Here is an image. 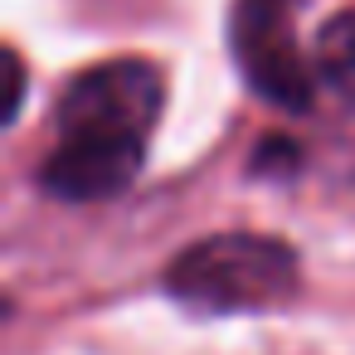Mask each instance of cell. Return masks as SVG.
Here are the masks:
<instances>
[{"mask_svg": "<svg viewBox=\"0 0 355 355\" xmlns=\"http://www.w3.org/2000/svg\"><path fill=\"white\" fill-rule=\"evenodd\" d=\"M297 15L302 0H234L229 15V54L243 83L282 112H306L316 93V69L302 54Z\"/></svg>", "mask_w": 355, "mask_h": 355, "instance_id": "cell-3", "label": "cell"}, {"mask_svg": "<svg viewBox=\"0 0 355 355\" xmlns=\"http://www.w3.org/2000/svg\"><path fill=\"white\" fill-rule=\"evenodd\" d=\"M311 69L340 98H355V6H345L331 20H321L316 44H311Z\"/></svg>", "mask_w": 355, "mask_h": 355, "instance_id": "cell-4", "label": "cell"}, {"mask_svg": "<svg viewBox=\"0 0 355 355\" xmlns=\"http://www.w3.org/2000/svg\"><path fill=\"white\" fill-rule=\"evenodd\" d=\"M302 287L297 253L272 234H209L166 268V292L195 311H272Z\"/></svg>", "mask_w": 355, "mask_h": 355, "instance_id": "cell-2", "label": "cell"}, {"mask_svg": "<svg viewBox=\"0 0 355 355\" xmlns=\"http://www.w3.org/2000/svg\"><path fill=\"white\" fill-rule=\"evenodd\" d=\"M6 107H0V112H6V122H15L20 117V103H25V64H20V54L15 49H6Z\"/></svg>", "mask_w": 355, "mask_h": 355, "instance_id": "cell-5", "label": "cell"}, {"mask_svg": "<svg viewBox=\"0 0 355 355\" xmlns=\"http://www.w3.org/2000/svg\"><path fill=\"white\" fill-rule=\"evenodd\" d=\"M340 166H345V175L355 180V122L340 127Z\"/></svg>", "mask_w": 355, "mask_h": 355, "instance_id": "cell-6", "label": "cell"}, {"mask_svg": "<svg viewBox=\"0 0 355 355\" xmlns=\"http://www.w3.org/2000/svg\"><path fill=\"white\" fill-rule=\"evenodd\" d=\"M161 117V69L146 59H112L83 69L54 107V151L40 185L54 200H112L146 161V137Z\"/></svg>", "mask_w": 355, "mask_h": 355, "instance_id": "cell-1", "label": "cell"}]
</instances>
